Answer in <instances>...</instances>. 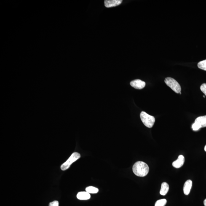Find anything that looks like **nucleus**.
I'll use <instances>...</instances> for the list:
<instances>
[{"label": "nucleus", "instance_id": "f257e3e1", "mask_svg": "<svg viewBox=\"0 0 206 206\" xmlns=\"http://www.w3.org/2000/svg\"><path fill=\"white\" fill-rule=\"evenodd\" d=\"M132 171L134 174L139 177H144L147 175L149 171V167L145 162L139 161L134 164Z\"/></svg>", "mask_w": 206, "mask_h": 206}, {"label": "nucleus", "instance_id": "f03ea898", "mask_svg": "<svg viewBox=\"0 0 206 206\" xmlns=\"http://www.w3.org/2000/svg\"><path fill=\"white\" fill-rule=\"evenodd\" d=\"M140 117L142 122L146 127L151 128L154 126L155 122L154 116L150 115L146 112L143 111L140 113Z\"/></svg>", "mask_w": 206, "mask_h": 206}, {"label": "nucleus", "instance_id": "7ed1b4c3", "mask_svg": "<svg viewBox=\"0 0 206 206\" xmlns=\"http://www.w3.org/2000/svg\"><path fill=\"white\" fill-rule=\"evenodd\" d=\"M164 82L176 93L179 94L181 92V88L180 84L173 78L170 77L166 78Z\"/></svg>", "mask_w": 206, "mask_h": 206}, {"label": "nucleus", "instance_id": "20e7f679", "mask_svg": "<svg viewBox=\"0 0 206 206\" xmlns=\"http://www.w3.org/2000/svg\"><path fill=\"white\" fill-rule=\"evenodd\" d=\"M80 157V154L79 153L77 152L73 153L70 156V157L69 158L68 160L61 166V169L63 171L67 170L69 168L70 165L73 162L78 160Z\"/></svg>", "mask_w": 206, "mask_h": 206}, {"label": "nucleus", "instance_id": "39448f33", "mask_svg": "<svg viewBox=\"0 0 206 206\" xmlns=\"http://www.w3.org/2000/svg\"><path fill=\"white\" fill-rule=\"evenodd\" d=\"M130 85L135 89H141L146 86V83L141 80L137 79L131 81Z\"/></svg>", "mask_w": 206, "mask_h": 206}, {"label": "nucleus", "instance_id": "423d86ee", "mask_svg": "<svg viewBox=\"0 0 206 206\" xmlns=\"http://www.w3.org/2000/svg\"><path fill=\"white\" fill-rule=\"evenodd\" d=\"M122 1V0H106L105 1V6L107 8L116 7L120 5Z\"/></svg>", "mask_w": 206, "mask_h": 206}, {"label": "nucleus", "instance_id": "0eeeda50", "mask_svg": "<svg viewBox=\"0 0 206 206\" xmlns=\"http://www.w3.org/2000/svg\"><path fill=\"white\" fill-rule=\"evenodd\" d=\"M184 161V156L182 155H180L179 156L178 159L172 163V166L175 168H180L183 166Z\"/></svg>", "mask_w": 206, "mask_h": 206}, {"label": "nucleus", "instance_id": "6e6552de", "mask_svg": "<svg viewBox=\"0 0 206 206\" xmlns=\"http://www.w3.org/2000/svg\"><path fill=\"white\" fill-rule=\"evenodd\" d=\"M194 123L199 125L200 128L206 127V115L197 118Z\"/></svg>", "mask_w": 206, "mask_h": 206}, {"label": "nucleus", "instance_id": "1a4fd4ad", "mask_svg": "<svg viewBox=\"0 0 206 206\" xmlns=\"http://www.w3.org/2000/svg\"><path fill=\"white\" fill-rule=\"evenodd\" d=\"M192 181L191 180H188L185 182L184 186L183 191L186 195H188L189 194L192 187Z\"/></svg>", "mask_w": 206, "mask_h": 206}, {"label": "nucleus", "instance_id": "9d476101", "mask_svg": "<svg viewBox=\"0 0 206 206\" xmlns=\"http://www.w3.org/2000/svg\"><path fill=\"white\" fill-rule=\"evenodd\" d=\"M77 197L80 200H87L90 199L91 195L87 192H81L77 194Z\"/></svg>", "mask_w": 206, "mask_h": 206}, {"label": "nucleus", "instance_id": "9b49d317", "mask_svg": "<svg viewBox=\"0 0 206 206\" xmlns=\"http://www.w3.org/2000/svg\"><path fill=\"white\" fill-rule=\"evenodd\" d=\"M169 189V185L167 183L164 182L161 185L160 194L161 195L165 196L168 192Z\"/></svg>", "mask_w": 206, "mask_h": 206}, {"label": "nucleus", "instance_id": "f8f14e48", "mask_svg": "<svg viewBox=\"0 0 206 206\" xmlns=\"http://www.w3.org/2000/svg\"><path fill=\"white\" fill-rule=\"evenodd\" d=\"M86 191L89 194H96L98 192L99 189L94 187L89 186L86 188Z\"/></svg>", "mask_w": 206, "mask_h": 206}, {"label": "nucleus", "instance_id": "ddd939ff", "mask_svg": "<svg viewBox=\"0 0 206 206\" xmlns=\"http://www.w3.org/2000/svg\"><path fill=\"white\" fill-rule=\"evenodd\" d=\"M198 68L206 71V60L200 62L198 63Z\"/></svg>", "mask_w": 206, "mask_h": 206}, {"label": "nucleus", "instance_id": "4468645a", "mask_svg": "<svg viewBox=\"0 0 206 206\" xmlns=\"http://www.w3.org/2000/svg\"><path fill=\"white\" fill-rule=\"evenodd\" d=\"M167 203V200L162 199L156 201L155 204V206H164Z\"/></svg>", "mask_w": 206, "mask_h": 206}, {"label": "nucleus", "instance_id": "2eb2a0df", "mask_svg": "<svg viewBox=\"0 0 206 206\" xmlns=\"http://www.w3.org/2000/svg\"><path fill=\"white\" fill-rule=\"evenodd\" d=\"M200 90L206 96V83L203 84L201 86Z\"/></svg>", "mask_w": 206, "mask_h": 206}, {"label": "nucleus", "instance_id": "dca6fc26", "mask_svg": "<svg viewBox=\"0 0 206 206\" xmlns=\"http://www.w3.org/2000/svg\"><path fill=\"white\" fill-rule=\"evenodd\" d=\"M192 128L193 130L196 131L199 130V129L200 128V127L199 126L197 125V124L194 123L192 124Z\"/></svg>", "mask_w": 206, "mask_h": 206}, {"label": "nucleus", "instance_id": "f3484780", "mask_svg": "<svg viewBox=\"0 0 206 206\" xmlns=\"http://www.w3.org/2000/svg\"><path fill=\"white\" fill-rule=\"evenodd\" d=\"M49 206H59V202L57 201H54L49 204Z\"/></svg>", "mask_w": 206, "mask_h": 206}, {"label": "nucleus", "instance_id": "a211bd4d", "mask_svg": "<svg viewBox=\"0 0 206 206\" xmlns=\"http://www.w3.org/2000/svg\"><path fill=\"white\" fill-rule=\"evenodd\" d=\"M204 205L205 206H206V199L204 201Z\"/></svg>", "mask_w": 206, "mask_h": 206}, {"label": "nucleus", "instance_id": "6ab92c4d", "mask_svg": "<svg viewBox=\"0 0 206 206\" xmlns=\"http://www.w3.org/2000/svg\"><path fill=\"white\" fill-rule=\"evenodd\" d=\"M204 150H205V151H206V145L205 147V148H204Z\"/></svg>", "mask_w": 206, "mask_h": 206}, {"label": "nucleus", "instance_id": "aec40b11", "mask_svg": "<svg viewBox=\"0 0 206 206\" xmlns=\"http://www.w3.org/2000/svg\"><path fill=\"white\" fill-rule=\"evenodd\" d=\"M203 97H204V98H205V96L204 95V96H203Z\"/></svg>", "mask_w": 206, "mask_h": 206}]
</instances>
